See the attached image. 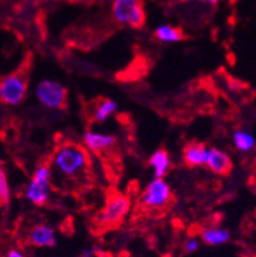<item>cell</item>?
Masks as SVG:
<instances>
[{"instance_id": "6da1fadb", "label": "cell", "mask_w": 256, "mask_h": 257, "mask_svg": "<svg viewBox=\"0 0 256 257\" xmlns=\"http://www.w3.org/2000/svg\"><path fill=\"white\" fill-rule=\"evenodd\" d=\"M51 163L59 175L68 179H76L87 171L89 157L81 147L64 144L55 150Z\"/></svg>"}, {"instance_id": "7a4b0ae2", "label": "cell", "mask_w": 256, "mask_h": 257, "mask_svg": "<svg viewBox=\"0 0 256 257\" xmlns=\"http://www.w3.org/2000/svg\"><path fill=\"white\" fill-rule=\"evenodd\" d=\"M51 178L52 171L47 165L39 166L25 189L26 199L34 205H45L51 193Z\"/></svg>"}, {"instance_id": "3957f363", "label": "cell", "mask_w": 256, "mask_h": 257, "mask_svg": "<svg viewBox=\"0 0 256 257\" xmlns=\"http://www.w3.org/2000/svg\"><path fill=\"white\" fill-rule=\"evenodd\" d=\"M113 16L118 23L131 28H141L145 21L141 0H114Z\"/></svg>"}, {"instance_id": "277c9868", "label": "cell", "mask_w": 256, "mask_h": 257, "mask_svg": "<svg viewBox=\"0 0 256 257\" xmlns=\"http://www.w3.org/2000/svg\"><path fill=\"white\" fill-rule=\"evenodd\" d=\"M36 95L45 107L59 110L67 101V89L60 82L46 78L37 85Z\"/></svg>"}, {"instance_id": "5b68a950", "label": "cell", "mask_w": 256, "mask_h": 257, "mask_svg": "<svg viewBox=\"0 0 256 257\" xmlns=\"http://www.w3.org/2000/svg\"><path fill=\"white\" fill-rule=\"evenodd\" d=\"M26 80L23 75L7 76L0 80V101L10 106L20 104L26 97Z\"/></svg>"}, {"instance_id": "8992f818", "label": "cell", "mask_w": 256, "mask_h": 257, "mask_svg": "<svg viewBox=\"0 0 256 257\" xmlns=\"http://www.w3.org/2000/svg\"><path fill=\"white\" fill-rule=\"evenodd\" d=\"M172 200V189L163 179H154L146 186L141 195V204L149 209L165 208Z\"/></svg>"}, {"instance_id": "52a82bcc", "label": "cell", "mask_w": 256, "mask_h": 257, "mask_svg": "<svg viewBox=\"0 0 256 257\" xmlns=\"http://www.w3.org/2000/svg\"><path fill=\"white\" fill-rule=\"evenodd\" d=\"M131 206L128 197L122 195H114L107 200L105 208L98 214V223L102 226L117 225L126 217Z\"/></svg>"}, {"instance_id": "ba28073f", "label": "cell", "mask_w": 256, "mask_h": 257, "mask_svg": "<svg viewBox=\"0 0 256 257\" xmlns=\"http://www.w3.org/2000/svg\"><path fill=\"white\" fill-rule=\"evenodd\" d=\"M205 166L212 170L217 175H226L230 173L233 163H231L230 157L224 153L222 150H218L216 148H211L208 150V158Z\"/></svg>"}, {"instance_id": "9c48e42d", "label": "cell", "mask_w": 256, "mask_h": 257, "mask_svg": "<svg viewBox=\"0 0 256 257\" xmlns=\"http://www.w3.org/2000/svg\"><path fill=\"white\" fill-rule=\"evenodd\" d=\"M29 243L34 247L47 248L54 247L56 243V236L54 228L49 225H37L30 230Z\"/></svg>"}, {"instance_id": "30bf717a", "label": "cell", "mask_w": 256, "mask_h": 257, "mask_svg": "<svg viewBox=\"0 0 256 257\" xmlns=\"http://www.w3.org/2000/svg\"><path fill=\"white\" fill-rule=\"evenodd\" d=\"M208 150H209V148L205 147L204 144H188L187 147L185 148V153H183L186 163H187L188 166L192 167L204 166L205 163H207Z\"/></svg>"}, {"instance_id": "8fae6325", "label": "cell", "mask_w": 256, "mask_h": 257, "mask_svg": "<svg viewBox=\"0 0 256 257\" xmlns=\"http://www.w3.org/2000/svg\"><path fill=\"white\" fill-rule=\"evenodd\" d=\"M84 143L91 150H100L109 149L114 147V144L117 143V139L113 135L100 134V132H93V131H88L84 135Z\"/></svg>"}, {"instance_id": "7c38bea8", "label": "cell", "mask_w": 256, "mask_h": 257, "mask_svg": "<svg viewBox=\"0 0 256 257\" xmlns=\"http://www.w3.org/2000/svg\"><path fill=\"white\" fill-rule=\"evenodd\" d=\"M149 166L154 171V178L156 179H162L170 169V157L167 152L163 149H159L157 150L156 153H153L149 160Z\"/></svg>"}, {"instance_id": "4fadbf2b", "label": "cell", "mask_w": 256, "mask_h": 257, "mask_svg": "<svg viewBox=\"0 0 256 257\" xmlns=\"http://www.w3.org/2000/svg\"><path fill=\"white\" fill-rule=\"evenodd\" d=\"M201 240L208 245H222L230 240V232L222 227H208L201 231Z\"/></svg>"}, {"instance_id": "5bb4252c", "label": "cell", "mask_w": 256, "mask_h": 257, "mask_svg": "<svg viewBox=\"0 0 256 257\" xmlns=\"http://www.w3.org/2000/svg\"><path fill=\"white\" fill-rule=\"evenodd\" d=\"M154 34H156V37L161 41V42L165 43L179 42V41L183 39V33H182V30L170 25L158 26Z\"/></svg>"}, {"instance_id": "9a60e30c", "label": "cell", "mask_w": 256, "mask_h": 257, "mask_svg": "<svg viewBox=\"0 0 256 257\" xmlns=\"http://www.w3.org/2000/svg\"><path fill=\"white\" fill-rule=\"evenodd\" d=\"M118 110V103L113 99H104L97 104V107L94 108L93 112V119L96 121H102L107 120V117H110L111 115Z\"/></svg>"}, {"instance_id": "2e32d148", "label": "cell", "mask_w": 256, "mask_h": 257, "mask_svg": "<svg viewBox=\"0 0 256 257\" xmlns=\"http://www.w3.org/2000/svg\"><path fill=\"white\" fill-rule=\"evenodd\" d=\"M234 145L238 150L248 153L255 148V137L247 131H235L233 135Z\"/></svg>"}, {"instance_id": "e0dca14e", "label": "cell", "mask_w": 256, "mask_h": 257, "mask_svg": "<svg viewBox=\"0 0 256 257\" xmlns=\"http://www.w3.org/2000/svg\"><path fill=\"white\" fill-rule=\"evenodd\" d=\"M11 199V191L8 182H7V176L4 174L3 169L0 167V204H7Z\"/></svg>"}, {"instance_id": "ac0fdd59", "label": "cell", "mask_w": 256, "mask_h": 257, "mask_svg": "<svg viewBox=\"0 0 256 257\" xmlns=\"http://www.w3.org/2000/svg\"><path fill=\"white\" fill-rule=\"evenodd\" d=\"M199 245H200V243H199L198 239L190 238L186 240L185 245H183V251H185L186 253L191 254V253H194V252L198 251Z\"/></svg>"}, {"instance_id": "d6986e66", "label": "cell", "mask_w": 256, "mask_h": 257, "mask_svg": "<svg viewBox=\"0 0 256 257\" xmlns=\"http://www.w3.org/2000/svg\"><path fill=\"white\" fill-rule=\"evenodd\" d=\"M7 257H26L24 252H21L20 249H11L7 254Z\"/></svg>"}, {"instance_id": "ffe728a7", "label": "cell", "mask_w": 256, "mask_h": 257, "mask_svg": "<svg viewBox=\"0 0 256 257\" xmlns=\"http://www.w3.org/2000/svg\"><path fill=\"white\" fill-rule=\"evenodd\" d=\"M76 257H96V249H88Z\"/></svg>"}, {"instance_id": "44dd1931", "label": "cell", "mask_w": 256, "mask_h": 257, "mask_svg": "<svg viewBox=\"0 0 256 257\" xmlns=\"http://www.w3.org/2000/svg\"><path fill=\"white\" fill-rule=\"evenodd\" d=\"M194 2H203V3H211V4L217 3V0H194Z\"/></svg>"}, {"instance_id": "7402d4cb", "label": "cell", "mask_w": 256, "mask_h": 257, "mask_svg": "<svg viewBox=\"0 0 256 257\" xmlns=\"http://www.w3.org/2000/svg\"><path fill=\"white\" fill-rule=\"evenodd\" d=\"M0 163H2V157H0Z\"/></svg>"}]
</instances>
